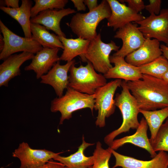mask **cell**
Instances as JSON below:
<instances>
[{"label":"cell","instance_id":"obj_36","mask_svg":"<svg viewBox=\"0 0 168 168\" xmlns=\"http://www.w3.org/2000/svg\"><path fill=\"white\" fill-rule=\"evenodd\" d=\"M2 1L6 7L12 8H19L20 7L18 0H5Z\"/></svg>","mask_w":168,"mask_h":168},{"label":"cell","instance_id":"obj_40","mask_svg":"<svg viewBox=\"0 0 168 168\" xmlns=\"http://www.w3.org/2000/svg\"><path fill=\"white\" fill-rule=\"evenodd\" d=\"M92 166H91V167H89V168H92Z\"/></svg>","mask_w":168,"mask_h":168},{"label":"cell","instance_id":"obj_38","mask_svg":"<svg viewBox=\"0 0 168 168\" xmlns=\"http://www.w3.org/2000/svg\"><path fill=\"white\" fill-rule=\"evenodd\" d=\"M4 45V41L3 40V36L1 35L0 34V50L1 51Z\"/></svg>","mask_w":168,"mask_h":168},{"label":"cell","instance_id":"obj_26","mask_svg":"<svg viewBox=\"0 0 168 168\" xmlns=\"http://www.w3.org/2000/svg\"><path fill=\"white\" fill-rule=\"evenodd\" d=\"M32 4V2L31 0H21V5L19 7L20 13L16 20L22 28L25 37L29 38H32L30 18Z\"/></svg>","mask_w":168,"mask_h":168},{"label":"cell","instance_id":"obj_25","mask_svg":"<svg viewBox=\"0 0 168 168\" xmlns=\"http://www.w3.org/2000/svg\"><path fill=\"white\" fill-rule=\"evenodd\" d=\"M138 67L142 74L162 79L168 71V61L162 55L152 62Z\"/></svg>","mask_w":168,"mask_h":168},{"label":"cell","instance_id":"obj_32","mask_svg":"<svg viewBox=\"0 0 168 168\" xmlns=\"http://www.w3.org/2000/svg\"><path fill=\"white\" fill-rule=\"evenodd\" d=\"M0 9L13 19L17 20L20 13V8H12L4 6H1Z\"/></svg>","mask_w":168,"mask_h":168},{"label":"cell","instance_id":"obj_6","mask_svg":"<svg viewBox=\"0 0 168 168\" xmlns=\"http://www.w3.org/2000/svg\"><path fill=\"white\" fill-rule=\"evenodd\" d=\"M120 47L113 40L108 43L103 42L99 33L90 40L85 58L87 62L92 64L96 71L104 74L113 67L110 59V53L112 51L117 52Z\"/></svg>","mask_w":168,"mask_h":168},{"label":"cell","instance_id":"obj_39","mask_svg":"<svg viewBox=\"0 0 168 168\" xmlns=\"http://www.w3.org/2000/svg\"><path fill=\"white\" fill-rule=\"evenodd\" d=\"M162 79L168 83V71L164 75Z\"/></svg>","mask_w":168,"mask_h":168},{"label":"cell","instance_id":"obj_34","mask_svg":"<svg viewBox=\"0 0 168 168\" xmlns=\"http://www.w3.org/2000/svg\"><path fill=\"white\" fill-rule=\"evenodd\" d=\"M71 1L77 11H85L86 10V7L83 0H71Z\"/></svg>","mask_w":168,"mask_h":168},{"label":"cell","instance_id":"obj_12","mask_svg":"<svg viewBox=\"0 0 168 168\" xmlns=\"http://www.w3.org/2000/svg\"><path fill=\"white\" fill-rule=\"evenodd\" d=\"M110 6L111 14L108 19L107 26L115 31L127 24L142 21L146 17L116 0H107Z\"/></svg>","mask_w":168,"mask_h":168},{"label":"cell","instance_id":"obj_28","mask_svg":"<svg viewBox=\"0 0 168 168\" xmlns=\"http://www.w3.org/2000/svg\"><path fill=\"white\" fill-rule=\"evenodd\" d=\"M112 154L110 147L105 149L101 143L97 141L93 154L94 161L92 168H110L109 161Z\"/></svg>","mask_w":168,"mask_h":168},{"label":"cell","instance_id":"obj_8","mask_svg":"<svg viewBox=\"0 0 168 168\" xmlns=\"http://www.w3.org/2000/svg\"><path fill=\"white\" fill-rule=\"evenodd\" d=\"M0 28L4 41V45L0 54V60H4L19 52L36 54L43 48L32 38L22 37L13 33L1 20Z\"/></svg>","mask_w":168,"mask_h":168},{"label":"cell","instance_id":"obj_16","mask_svg":"<svg viewBox=\"0 0 168 168\" xmlns=\"http://www.w3.org/2000/svg\"><path fill=\"white\" fill-rule=\"evenodd\" d=\"M110 59L114 66L104 74L106 79L115 78L134 81L142 79L143 74L139 68L127 62L124 58L113 54L110 56Z\"/></svg>","mask_w":168,"mask_h":168},{"label":"cell","instance_id":"obj_3","mask_svg":"<svg viewBox=\"0 0 168 168\" xmlns=\"http://www.w3.org/2000/svg\"><path fill=\"white\" fill-rule=\"evenodd\" d=\"M111 10L107 0L102 1L98 6L88 12L77 13L72 17L68 25L78 37L91 40L97 35L96 30L99 23L110 16Z\"/></svg>","mask_w":168,"mask_h":168},{"label":"cell","instance_id":"obj_24","mask_svg":"<svg viewBox=\"0 0 168 168\" xmlns=\"http://www.w3.org/2000/svg\"><path fill=\"white\" fill-rule=\"evenodd\" d=\"M139 111L143 115L149 128L151 137L149 140L152 145L163 122L168 118V107L153 111L139 109Z\"/></svg>","mask_w":168,"mask_h":168},{"label":"cell","instance_id":"obj_27","mask_svg":"<svg viewBox=\"0 0 168 168\" xmlns=\"http://www.w3.org/2000/svg\"><path fill=\"white\" fill-rule=\"evenodd\" d=\"M35 4L30 10L31 18L47 10L61 9L68 3V0H35Z\"/></svg>","mask_w":168,"mask_h":168},{"label":"cell","instance_id":"obj_2","mask_svg":"<svg viewBox=\"0 0 168 168\" xmlns=\"http://www.w3.org/2000/svg\"><path fill=\"white\" fill-rule=\"evenodd\" d=\"M122 90L117 93L114 99L115 105L121 113L123 121L120 127L107 134L104 138L105 143L109 146L116 137L128 132L130 129H137L140 125L138 116L139 108L135 98L131 94L127 84V81H122Z\"/></svg>","mask_w":168,"mask_h":168},{"label":"cell","instance_id":"obj_19","mask_svg":"<svg viewBox=\"0 0 168 168\" xmlns=\"http://www.w3.org/2000/svg\"><path fill=\"white\" fill-rule=\"evenodd\" d=\"M148 125L144 117L142 118L140 125L133 135L114 139L109 146L114 150L127 143H130L147 150L153 158L157 154L153 150L147 135Z\"/></svg>","mask_w":168,"mask_h":168},{"label":"cell","instance_id":"obj_31","mask_svg":"<svg viewBox=\"0 0 168 168\" xmlns=\"http://www.w3.org/2000/svg\"><path fill=\"white\" fill-rule=\"evenodd\" d=\"M119 1L121 3H127L128 7L138 13L145 9V5L142 0H123Z\"/></svg>","mask_w":168,"mask_h":168},{"label":"cell","instance_id":"obj_17","mask_svg":"<svg viewBox=\"0 0 168 168\" xmlns=\"http://www.w3.org/2000/svg\"><path fill=\"white\" fill-rule=\"evenodd\" d=\"M60 49L58 48H43L34 55L31 62L25 68V70H33L36 73V78L40 79L60 61L58 53Z\"/></svg>","mask_w":168,"mask_h":168},{"label":"cell","instance_id":"obj_37","mask_svg":"<svg viewBox=\"0 0 168 168\" xmlns=\"http://www.w3.org/2000/svg\"><path fill=\"white\" fill-rule=\"evenodd\" d=\"M162 55L164 56L168 61V46L165 44H162L160 45Z\"/></svg>","mask_w":168,"mask_h":168},{"label":"cell","instance_id":"obj_13","mask_svg":"<svg viewBox=\"0 0 168 168\" xmlns=\"http://www.w3.org/2000/svg\"><path fill=\"white\" fill-rule=\"evenodd\" d=\"M115 159L112 168H168V154L163 151H159L156 155L149 161L138 160L118 153L111 148Z\"/></svg>","mask_w":168,"mask_h":168},{"label":"cell","instance_id":"obj_22","mask_svg":"<svg viewBox=\"0 0 168 168\" xmlns=\"http://www.w3.org/2000/svg\"><path fill=\"white\" fill-rule=\"evenodd\" d=\"M59 38L63 46V53L59 57L60 61H70L79 56L82 61L86 62L85 54L90 40L80 37L74 39L62 36Z\"/></svg>","mask_w":168,"mask_h":168},{"label":"cell","instance_id":"obj_5","mask_svg":"<svg viewBox=\"0 0 168 168\" xmlns=\"http://www.w3.org/2000/svg\"><path fill=\"white\" fill-rule=\"evenodd\" d=\"M75 64H72L69 70V87L79 92L92 95L107 83L104 75L97 73L89 62L85 66L81 64L77 67Z\"/></svg>","mask_w":168,"mask_h":168},{"label":"cell","instance_id":"obj_21","mask_svg":"<svg viewBox=\"0 0 168 168\" xmlns=\"http://www.w3.org/2000/svg\"><path fill=\"white\" fill-rule=\"evenodd\" d=\"M82 139V143L75 153L67 156L59 155L53 159L62 163L68 168H88L92 166L94 161V156H86L84 152L87 147L94 145L95 143L86 142L84 135Z\"/></svg>","mask_w":168,"mask_h":168},{"label":"cell","instance_id":"obj_11","mask_svg":"<svg viewBox=\"0 0 168 168\" xmlns=\"http://www.w3.org/2000/svg\"><path fill=\"white\" fill-rule=\"evenodd\" d=\"M114 37L121 39L123 44L121 48L113 54L124 58L138 49L145 40L138 24L135 23H129L119 29Z\"/></svg>","mask_w":168,"mask_h":168},{"label":"cell","instance_id":"obj_23","mask_svg":"<svg viewBox=\"0 0 168 168\" xmlns=\"http://www.w3.org/2000/svg\"><path fill=\"white\" fill-rule=\"evenodd\" d=\"M30 30L32 38L43 48L63 49L59 36L50 33L44 26L31 23Z\"/></svg>","mask_w":168,"mask_h":168},{"label":"cell","instance_id":"obj_33","mask_svg":"<svg viewBox=\"0 0 168 168\" xmlns=\"http://www.w3.org/2000/svg\"><path fill=\"white\" fill-rule=\"evenodd\" d=\"M50 160L46 163L38 168H68L62 163Z\"/></svg>","mask_w":168,"mask_h":168},{"label":"cell","instance_id":"obj_18","mask_svg":"<svg viewBox=\"0 0 168 168\" xmlns=\"http://www.w3.org/2000/svg\"><path fill=\"white\" fill-rule=\"evenodd\" d=\"M76 12L74 9L70 8L59 10H47L31 18L30 22L44 26L48 30H52L59 36L66 37L60 28V22L63 17Z\"/></svg>","mask_w":168,"mask_h":168},{"label":"cell","instance_id":"obj_20","mask_svg":"<svg viewBox=\"0 0 168 168\" xmlns=\"http://www.w3.org/2000/svg\"><path fill=\"white\" fill-rule=\"evenodd\" d=\"M34 54L22 52L13 54L4 60L0 65V86H8L12 79L21 74L20 67L27 60L32 59Z\"/></svg>","mask_w":168,"mask_h":168},{"label":"cell","instance_id":"obj_1","mask_svg":"<svg viewBox=\"0 0 168 168\" xmlns=\"http://www.w3.org/2000/svg\"><path fill=\"white\" fill-rule=\"evenodd\" d=\"M127 84L139 109L153 111L168 107V83L163 79L143 74L142 79Z\"/></svg>","mask_w":168,"mask_h":168},{"label":"cell","instance_id":"obj_7","mask_svg":"<svg viewBox=\"0 0 168 168\" xmlns=\"http://www.w3.org/2000/svg\"><path fill=\"white\" fill-rule=\"evenodd\" d=\"M121 79H115L97 89L94 95V109L98 110L95 124L99 128L105 125V119L114 112L115 107L114 97L117 88L121 86Z\"/></svg>","mask_w":168,"mask_h":168},{"label":"cell","instance_id":"obj_30","mask_svg":"<svg viewBox=\"0 0 168 168\" xmlns=\"http://www.w3.org/2000/svg\"><path fill=\"white\" fill-rule=\"evenodd\" d=\"M149 4L145 5V9L150 14H154L158 15L161 10V6L162 1L161 0H149Z\"/></svg>","mask_w":168,"mask_h":168},{"label":"cell","instance_id":"obj_14","mask_svg":"<svg viewBox=\"0 0 168 168\" xmlns=\"http://www.w3.org/2000/svg\"><path fill=\"white\" fill-rule=\"evenodd\" d=\"M75 60L67 62L61 65L59 61L56 63L46 74L40 78V83L48 84L54 89L57 96L60 97L63 95L64 90L68 87V72L71 66L75 63Z\"/></svg>","mask_w":168,"mask_h":168},{"label":"cell","instance_id":"obj_29","mask_svg":"<svg viewBox=\"0 0 168 168\" xmlns=\"http://www.w3.org/2000/svg\"><path fill=\"white\" fill-rule=\"evenodd\" d=\"M151 146L155 152L160 151L168 152V118L161 126Z\"/></svg>","mask_w":168,"mask_h":168},{"label":"cell","instance_id":"obj_9","mask_svg":"<svg viewBox=\"0 0 168 168\" xmlns=\"http://www.w3.org/2000/svg\"><path fill=\"white\" fill-rule=\"evenodd\" d=\"M134 23L139 25L138 28L145 39H156L168 46V8L161 9L158 15L151 14Z\"/></svg>","mask_w":168,"mask_h":168},{"label":"cell","instance_id":"obj_4","mask_svg":"<svg viewBox=\"0 0 168 168\" xmlns=\"http://www.w3.org/2000/svg\"><path fill=\"white\" fill-rule=\"evenodd\" d=\"M95 103L94 94L82 93L68 86L64 95L51 101L50 109L52 112H60L59 124H62L65 120L71 118L72 113L78 110L88 108L93 113Z\"/></svg>","mask_w":168,"mask_h":168},{"label":"cell","instance_id":"obj_35","mask_svg":"<svg viewBox=\"0 0 168 168\" xmlns=\"http://www.w3.org/2000/svg\"><path fill=\"white\" fill-rule=\"evenodd\" d=\"M84 2L87 7L89 11L94 9L98 6L97 0H84Z\"/></svg>","mask_w":168,"mask_h":168},{"label":"cell","instance_id":"obj_15","mask_svg":"<svg viewBox=\"0 0 168 168\" xmlns=\"http://www.w3.org/2000/svg\"><path fill=\"white\" fill-rule=\"evenodd\" d=\"M160 42L155 39H145L137 49L125 57L128 63L137 67L150 63L162 55Z\"/></svg>","mask_w":168,"mask_h":168},{"label":"cell","instance_id":"obj_10","mask_svg":"<svg viewBox=\"0 0 168 168\" xmlns=\"http://www.w3.org/2000/svg\"><path fill=\"white\" fill-rule=\"evenodd\" d=\"M63 152L32 149L27 143L23 142L12 152V156L20 160V168H38Z\"/></svg>","mask_w":168,"mask_h":168}]
</instances>
